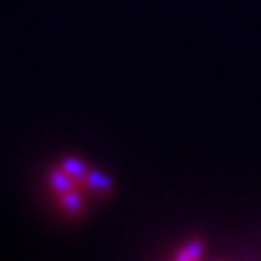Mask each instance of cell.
<instances>
[{
	"label": "cell",
	"mask_w": 261,
	"mask_h": 261,
	"mask_svg": "<svg viewBox=\"0 0 261 261\" xmlns=\"http://www.w3.org/2000/svg\"><path fill=\"white\" fill-rule=\"evenodd\" d=\"M57 166H59L61 170H65V172L74 178L79 187H83L89 170H92V163H89L87 159H83V157H79V154H65Z\"/></svg>",
	"instance_id": "cell-3"
},
{
	"label": "cell",
	"mask_w": 261,
	"mask_h": 261,
	"mask_svg": "<svg viewBox=\"0 0 261 261\" xmlns=\"http://www.w3.org/2000/svg\"><path fill=\"white\" fill-rule=\"evenodd\" d=\"M46 183H48V190H50L53 198H55V196H59V194L70 192V190H81L74 178H72L68 172H65V170H61L59 166H55L53 170H48Z\"/></svg>",
	"instance_id": "cell-4"
},
{
	"label": "cell",
	"mask_w": 261,
	"mask_h": 261,
	"mask_svg": "<svg viewBox=\"0 0 261 261\" xmlns=\"http://www.w3.org/2000/svg\"><path fill=\"white\" fill-rule=\"evenodd\" d=\"M81 190H83L87 198H92V200H107L113 196V192H116V183H113V178L107 172L92 168Z\"/></svg>",
	"instance_id": "cell-2"
},
{
	"label": "cell",
	"mask_w": 261,
	"mask_h": 261,
	"mask_svg": "<svg viewBox=\"0 0 261 261\" xmlns=\"http://www.w3.org/2000/svg\"><path fill=\"white\" fill-rule=\"evenodd\" d=\"M55 205L57 211L70 222H81L87 216V196L83 190H70L55 196Z\"/></svg>",
	"instance_id": "cell-1"
},
{
	"label": "cell",
	"mask_w": 261,
	"mask_h": 261,
	"mask_svg": "<svg viewBox=\"0 0 261 261\" xmlns=\"http://www.w3.org/2000/svg\"><path fill=\"white\" fill-rule=\"evenodd\" d=\"M202 252H205V242H202L200 238H192L181 244V250L174 252V259L178 261H196L202 257Z\"/></svg>",
	"instance_id": "cell-5"
}]
</instances>
